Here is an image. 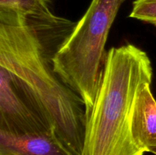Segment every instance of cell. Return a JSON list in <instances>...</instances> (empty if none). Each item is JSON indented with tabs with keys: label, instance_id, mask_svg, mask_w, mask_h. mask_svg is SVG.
<instances>
[{
	"label": "cell",
	"instance_id": "1",
	"mask_svg": "<svg viewBox=\"0 0 156 155\" xmlns=\"http://www.w3.org/2000/svg\"><path fill=\"white\" fill-rule=\"evenodd\" d=\"M73 25L53 13L24 16L0 11V67L13 76L70 155H82L85 104L55 72L58 49L50 48Z\"/></svg>",
	"mask_w": 156,
	"mask_h": 155
},
{
	"label": "cell",
	"instance_id": "2",
	"mask_svg": "<svg viewBox=\"0 0 156 155\" xmlns=\"http://www.w3.org/2000/svg\"><path fill=\"white\" fill-rule=\"evenodd\" d=\"M152 80L147 53L133 44L113 47L91 112L86 117L82 155H143L131 129L137 94Z\"/></svg>",
	"mask_w": 156,
	"mask_h": 155
},
{
	"label": "cell",
	"instance_id": "3",
	"mask_svg": "<svg viewBox=\"0 0 156 155\" xmlns=\"http://www.w3.org/2000/svg\"><path fill=\"white\" fill-rule=\"evenodd\" d=\"M126 0H92L53 58L55 72L91 112L105 68L111 26Z\"/></svg>",
	"mask_w": 156,
	"mask_h": 155
},
{
	"label": "cell",
	"instance_id": "4",
	"mask_svg": "<svg viewBox=\"0 0 156 155\" xmlns=\"http://www.w3.org/2000/svg\"><path fill=\"white\" fill-rule=\"evenodd\" d=\"M0 130L12 134L53 132L13 76L2 67Z\"/></svg>",
	"mask_w": 156,
	"mask_h": 155
},
{
	"label": "cell",
	"instance_id": "5",
	"mask_svg": "<svg viewBox=\"0 0 156 155\" xmlns=\"http://www.w3.org/2000/svg\"><path fill=\"white\" fill-rule=\"evenodd\" d=\"M0 155H70L53 132L12 134L0 130Z\"/></svg>",
	"mask_w": 156,
	"mask_h": 155
},
{
	"label": "cell",
	"instance_id": "6",
	"mask_svg": "<svg viewBox=\"0 0 156 155\" xmlns=\"http://www.w3.org/2000/svg\"><path fill=\"white\" fill-rule=\"evenodd\" d=\"M136 145L144 152H156V100L146 84L137 94L134 103L131 125Z\"/></svg>",
	"mask_w": 156,
	"mask_h": 155
},
{
	"label": "cell",
	"instance_id": "7",
	"mask_svg": "<svg viewBox=\"0 0 156 155\" xmlns=\"http://www.w3.org/2000/svg\"><path fill=\"white\" fill-rule=\"evenodd\" d=\"M0 11L20 15H50L48 0H0Z\"/></svg>",
	"mask_w": 156,
	"mask_h": 155
},
{
	"label": "cell",
	"instance_id": "8",
	"mask_svg": "<svg viewBox=\"0 0 156 155\" xmlns=\"http://www.w3.org/2000/svg\"><path fill=\"white\" fill-rule=\"evenodd\" d=\"M129 18L156 26V0H135Z\"/></svg>",
	"mask_w": 156,
	"mask_h": 155
},
{
	"label": "cell",
	"instance_id": "9",
	"mask_svg": "<svg viewBox=\"0 0 156 155\" xmlns=\"http://www.w3.org/2000/svg\"><path fill=\"white\" fill-rule=\"evenodd\" d=\"M154 154H155V155H156V152H155V153H154Z\"/></svg>",
	"mask_w": 156,
	"mask_h": 155
}]
</instances>
